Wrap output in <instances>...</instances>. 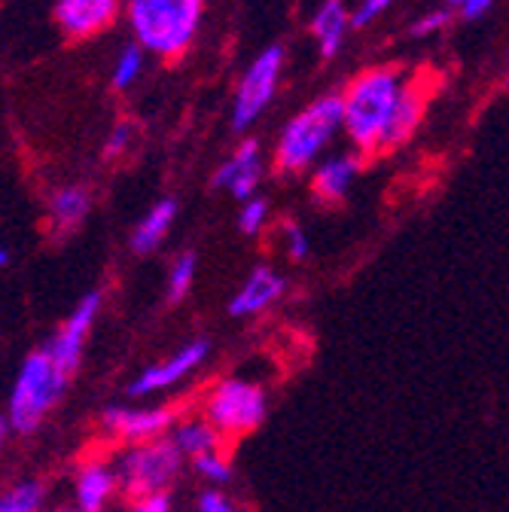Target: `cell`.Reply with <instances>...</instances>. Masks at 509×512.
<instances>
[{"mask_svg": "<svg viewBox=\"0 0 509 512\" xmlns=\"http://www.w3.org/2000/svg\"><path fill=\"white\" fill-rule=\"evenodd\" d=\"M46 512H86V509H80V506L68 503V506H46Z\"/></svg>", "mask_w": 509, "mask_h": 512, "instance_id": "obj_34", "label": "cell"}, {"mask_svg": "<svg viewBox=\"0 0 509 512\" xmlns=\"http://www.w3.org/2000/svg\"><path fill=\"white\" fill-rule=\"evenodd\" d=\"M397 7V0H357L351 7V19H354V28H369L375 25L385 13H391Z\"/></svg>", "mask_w": 509, "mask_h": 512, "instance_id": "obj_29", "label": "cell"}, {"mask_svg": "<svg viewBox=\"0 0 509 512\" xmlns=\"http://www.w3.org/2000/svg\"><path fill=\"white\" fill-rule=\"evenodd\" d=\"M263 174H266L263 147H260V141L247 138L220 162V168L214 171L211 186L229 192L235 202H247V199L257 196V189L263 183Z\"/></svg>", "mask_w": 509, "mask_h": 512, "instance_id": "obj_11", "label": "cell"}, {"mask_svg": "<svg viewBox=\"0 0 509 512\" xmlns=\"http://www.w3.org/2000/svg\"><path fill=\"white\" fill-rule=\"evenodd\" d=\"M211 357V342L208 339H189L183 342L177 351H171L168 357L144 366L132 381L125 394L132 400H150V397H159V394H168L174 391L177 384H183L186 378H193Z\"/></svg>", "mask_w": 509, "mask_h": 512, "instance_id": "obj_9", "label": "cell"}, {"mask_svg": "<svg viewBox=\"0 0 509 512\" xmlns=\"http://www.w3.org/2000/svg\"><path fill=\"white\" fill-rule=\"evenodd\" d=\"M138 141V125L132 119H119L110 132H107V141H104V156L107 159H119L122 153H129Z\"/></svg>", "mask_w": 509, "mask_h": 512, "instance_id": "obj_27", "label": "cell"}, {"mask_svg": "<svg viewBox=\"0 0 509 512\" xmlns=\"http://www.w3.org/2000/svg\"><path fill=\"white\" fill-rule=\"evenodd\" d=\"M177 202L174 199H159V202H153L144 214H141V220L135 223V229H132V238H129V244H132V250L138 253V256H147V253H156L165 241H168V235H171V229H174V223H177Z\"/></svg>", "mask_w": 509, "mask_h": 512, "instance_id": "obj_19", "label": "cell"}, {"mask_svg": "<svg viewBox=\"0 0 509 512\" xmlns=\"http://www.w3.org/2000/svg\"><path fill=\"white\" fill-rule=\"evenodd\" d=\"M196 278H199V256L196 250H180L171 266H168V278H165V299L171 305L183 302L189 293L196 287Z\"/></svg>", "mask_w": 509, "mask_h": 512, "instance_id": "obj_23", "label": "cell"}, {"mask_svg": "<svg viewBox=\"0 0 509 512\" xmlns=\"http://www.w3.org/2000/svg\"><path fill=\"white\" fill-rule=\"evenodd\" d=\"M110 458L125 500L168 494L186 464L183 452L171 436L138 442V445H122Z\"/></svg>", "mask_w": 509, "mask_h": 512, "instance_id": "obj_5", "label": "cell"}, {"mask_svg": "<svg viewBox=\"0 0 509 512\" xmlns=\"http://www.w3.org/2000/svg\"><path fill=\"white\" fill-rule=\"evenodd\" d=\"M281 247H284V256L290 263H305L311 256V238L296 220H287L281 226Z\"/></svg>", "mask_w": 509, "mask_h": 512, "instance_id": "obj_26", "label": "cell"}, {"mask_svg": "<svg viewBox=\"0 0 509 512\" xmlns=\"http://www.w3.org/2000/svg\"><path fill=\"white\" fill-rule=\"evenodd\" d=\"M147 49L141 43H125L119 49V55L113 58V68H110V86L116 92H129L132 86L141 83L144 71H147Z\"/></svg>", "mask_w": 509, "mask_h": 512, "instance_id": "obj_22", "label": "cell"}, {"mask_svg": "<svg viewBox=\"0 0 509 512\" xmlns=\"http://www.w3.org/2000/svg\"><path fill=\"white\" fill-rule=\"evenodd\" d=\"M125 13V0H55V25L68 40H92Z\"/></svg>", "mask_w": 509, "mask_h": 512, "instance_id": "obj_13", "label": "cell"}, {"mask_svg": "<svg viewBox=\"0 0 509 512\" xmlns=\"http://www.w3.org/2000/svg\"><path fill=\"white\" fill-rule=\"evenodd\" d=\"M177 421H180V415L171 406L138 400V403H113V406L101 409L98 430L107 442L122 448V445H138V442L171 436Z\"/></svg>", "mask_w": 509, "mask_h": 512, "instance_id": "obj_8", "label": "cell"}, {"mask_svg": "<svg viewBox=\"0 0 509 512\" xmlns=\"http://www.w3.org/2000/svg\"><path fill=\"white\" fill-rule=\"evenodd\" d=\"M287 290V278L272 269V266H257L250 269V275L241 281V287L232 293L229 299V314L232 317H257V314H266Z\"/></svg>", "mask_w": 509, "mask_h": 512, "instance_id": "obj_14", "label": "cell"}, {"mask_svg": "<svg viewBox=\"0 0 509 512\" xmlns=\"http://www.w3.org/2000/svg\"><path fill=\"white\" fill-rule=\"evenodd\" d=\"M129 512H174V503L171 494H156V497L129 500Z\"/></svg>", "mask_w": 509, "mask_h": 512, "instance_id": "obj_31", "label": "cell"}, {"mask_svg": "<svg viewBox=\"0 0 509 512\" xmlns=\"http://www.w3.org/2000/svg\"><path fill=\"white\" fill-rule=\"evenodd\" d=\"M101 308H104V293L101 290L83 293L77 299V305L68 311V317L61 320L58 330L46 342V351L52 354L55 366L65 372L68 378H74L80 363H83V354H86L92 330H95L98 317H101Z\"/></svg>", "mask_w": 509, "mask_h": 512, "instance_id": "obj_10", "label": "cell"}, {"mask_svg": "<svg viewBox=\"0 0 509 512\" xmlns=\"http://www.w3.org/2000/svg\"><path fill=\"white\" fill-rule=\"evenodd\" d=\"M189 467H193V473H196L208 488H223V485L232 482V464H229V455H226V452L196 458V461H189Z\"/></svg>", "mask_w": 509, "mask_h": 512, "instance_id": "obj_25", "label": "cell"}, {"mask_svg": "<svg viewBox=\"0 0 509 512\" xmlns=\"http://www.w3.org/2000/svg\"><path fill=\"white\" fill-rule=\"evenodd\" d=\"M68 384L71 378L55 366L46 345L28 351L13 375L4 418H0V433H4V439L34 436L43 427V421L52 415V409L61 403V397H65Z\"/></svg>", "mask_w": 509, "mask_h": 512, "instance_id": "obj_3", "label": "cell"}, {"mask_svg": "<svg viewBox=\"0 0 509 512\" xmlns=\"http://www.w3.org/2000/svg\"><path fill=\"white\" fill-rule=\"evenodd\" d=\"M360 168H363V156L357 150L330 153L324 162H317L314 171H311V192H314V199L324 202V205L342 202L348 192H351V186L357 183Z\"/></svg>", "mask_w": 509, "mask_h": 512, "instance_id": "obj_15", "label": "cell"}, {"mask_svg": "<svg viewBox=\"0 0 509 512\" xmlns=\"http://www.w3.org/2000/svg\"><path fill=\"white\" fill-rule=\"evenodd\" d=\"M311 37L317 43V52L321 58H336L348 40V34L354 31V19H351V7L348 0H324L321 7L311 16Z\"/></svg>", "mask_w": 509, "mask_h": 512, "instance_id": "obj_17", "label": "cell"}, {"mask_svg": "<svg viewBox=\"0 0 509 512\" xmlns=\"http://www.w3.org/2000/svg\"><path fill=\"white\" fill-rule=\"evenodd\" d=\"M208 0H125V22L150 55L162 61L183 58L193 49Z\"/></svg>", "mask_w": 509, "mask_h": 512, "instance_id": "obj_4", "label": "cell"}, {"mask_svg": "<svg viewBox=\"0 0 509 512\" xmlns=\"http://www.w3.org/2000/svg\"><path fill=\"white\" fill-rule=\"evenodd\" d=\"M202 415L223 433V439H241L260 430L269 415V394L260 381L244 375H226L205 394Z\"/></svg>", "mask_w": 509, "mask_h": 512, "instance_id": "obj_6", "label": "cell"}, {"mask_svg": "<svg viewBox=\"0 0 509 512\" xmlns=\"http://www.w3.org/2000/svg\"><path fill=\"white\" fill-rule=\"evenodd\" d=\"M442 4H445V7H455V10H461L464 0H442Z\"/></svg>", "mask_w": 509, "mask_h": 512, "instance_id": "obj_35", "label": "cell"}, {"mask_svg": "<svg viewBox=\"0 0 509 512\" xmlns=\"http://www.w3.org/2000/svg\"><path fill=\"white\" fill-rule=\"evenodd\" d=\"M409 80L412 77L397 64H375L351 77L342 89L345 138L360 156H381L388 122Z\"/></svg>", "mask_w": 509, "mask_h": 512, "instance_id": "obj_1", "label": "cell"}, {"mask_svg": "<svg viewBox=\"0 0 509 512\" xmlns=\"http://www.w3.org/2000/svg\"><path fill=\"white\" fill-rule=\"evenodd\" d=\"M171 439L177 442V448L183 452L186 464H189V461H196V458H205V455L226 452V439H223V433H220L205 415L180 418L177 427L171 430Z\"/></svg>", "mask_w": 509, "mask_h": 512, "instance_id": "obj_20", "label": "cell"}, {"mask_svg": "<svg viewBox=\"0 0 509 512\" xmlns=\"http://www.w3.org/2000/svg\"><path fill=\"white\" fill-rule=\"evenodd\" d=\"M424 110H427V89L421 80H409V86L403 89L397 107H394V116L388 122V132H385V144H381V153H394L400 150L406 141L415 138L418 125L424 122Z\"/></svg>", "mask_w": 509, "mask_h": 512, "instance_id": "obj_18", "label": "cell"}, {"mask_svg": "<svg viewBox=\"0 0 509 512\" xmlns=\"http://www.w3.org/2000/svg\"><path fill=\"white\" fill-rule=\"evenodd\" d=\"M196 512H241V509L223 488H205L196 497Z\"/></svg>", "mask_w": 509, "mask_h": 512, "instance_id": "obj_30", "label": "cell"}, {"mask_svg": "<svg viewBox=\"0 0 509 512\" xmlns=\"http://www.w3.org/2000/svg\"><path fill=\"white\" fill-rule=\"evenodd\" d=\"M116 497H122V491H119L113 458L107 455L83 458L71 476V503L86 512H107Z\"/></svg>", "mask_w": 509, "mask_h": 512, "instance_id": "obj_12", "label": "cell"}, {"mask_svg": "<svg viewBox=\"0 0 509 512\" xmlns=\"http://www.w3.org/2000/svg\"><path fill=\"white\" fill-rule=\"evenodd\" d=\"M345 135L342 92H327L299 107L278 132L272 162L278 174H305L327 159V150Z\"/></svg>", "mask_w": 509, "mask_h": 512, "instance_id": "obj_2", "label": "cell"}, {"mask_svg": "<svg viewBox=\"0 0 509 512\" xmlns=\"http://www.w3.org/2000/svg\"><path fill=\"white\" fill-rule=\"evenodd\" d=\"M269 220H272V205H269V199H266V196H253V199L241 202L238 220H235V223H238V232H241V235L257 238V235L266 232Z\"/></svg>", "mask_w": 509, "mask_h": 512, "instance_id": "obj_24", "label": "cell"}, {"mask_svg": "<svg viewBox=\"0 0 509 512\" xmlns=\"http://www.w3.org/2000/svg\"><path fill=\"white\" fill-rule=\"evenodd\" d=\"M494 4H497V0H464V4H461V16L464 19H482V16H488L491 10H494Z\"/></svg>", "mask_w": 509, "mask_h": 512, "instance_id": "obj_32", "label": "cell"}, {"mask_svg": "<svg viewBox=\"0 0 509 512\" xmlns=\"http://www.w3.org/2000/svg\"><path fill=\"white\" fill-rule=\"evenodd\" d=\"M284 61H287V52L281 43H272L266 46L257 58H253L238 86H235V95H232V128L241 135L247 132L250 125H257L260 116L272 107L275 95H278V86H281V77H284Z\"/></svg>", "mask_w": 509, "mask_h": 512, "instance_id": "obj_7", "label": "cell"}, {"mask_svg": "<svg viewBox=\"0 0 509 512\" xmlns=\"http://www.w3.org/2000/svg\"><path fill=\"white\" fill-rule=\"evenodd\" d=\"M10 263H13V253H10V247L4 244V247H0V266L10 269Z\"/></svg>", "mask_w": 509, "mask_h": 512, "instance_id": "obj_33", "label": "cell"}, {"mask_svg": "<svg viewBox=\"0 0 509 512\" xmlns=\"http://www.w3.org/2000/svg\"><path fill=\"white\" fill-rule=\"evenodd\" d=\"M89 211H92V196H89V189L83 183H65V186L52 189L49 205H46L49 232L55 238L74 235L86 223Z\"/></svg>", "mask_w": 509, "mask_h": 512, "instance_id": "obj_16", "label": "cell"}, {"mask_svg": "<svg viewBox=\"0 0 509 512\" xmlns=\"http://www.w3.org/2000/svg\"><path fill=\"white\" fill-rule=\"evenodd\" d=\"M49 488L37 476H22L0 494V512H46Z\"/></svg>", "mask_w": 509, "mask_h": 512, "instance_id": "obj_21", "label": "cell"}, {"mask_svg": "<svg viewBox=\"0 0 509 512\" xmlns=\"http://www.w3.org/2000/svg\"><path fill=\"white\" fill-rule=\"evenodd\" d=\"M449 22H452L449 7H436V10H427L424 16H418V19L409 25V34H412L415 40H427V37H433V34H439V31L449 28Z\"/></svg>", "mask_w": 509, "mask_h": 512, "instance_id": "obj_28", "label": "cell"}]
</instances>
